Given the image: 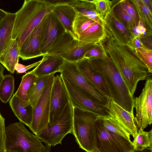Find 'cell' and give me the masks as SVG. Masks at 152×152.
I'll use <instances>...</instances> for the list:
<instances>
[{
	"instance_id": "1",
	"label": "cell",
	"mask_w": 152,
	"mask_h": 152,
	"mask_svg": "<svg viewBox=\"0 0 152 152\" xmlns=\"http://www.w3.org/2000/svg\"><path fill=\"white\" fill-rule=\"evenodd\" d=\"M104 49L115 65L132 96L140 81L152 74L136 53L127 45L108 35L102 41Z\"/></svg>"
},
{
	"instance_id": "2",
	"label": "cell",
	"mask_w": 152,
	"mask_h": 152,
	"mask_svg": "<svg viewBox=\"0 0 152 152\" xmlns=\"http://www.w3.org/2000/svg\"><path fill=\"white\" fill-rule=\"evenodd\" d=\"M55 5L48 0H25L21 8L15 12L12 39L17 42L19 48L24 40L52 11Z\"/></svg>"
},
{
	"instance_id": "3",
	"label": "cell",
	"mask_w": 152,
	"mask_h": 152,
	"mask_svg": "<svg viewBox=\"0 0 152 152\" xmlns=\"http://www.w3.org/2000/svg\"><path fill=\"white\" fill-rule=\"evenodd\" d=\"M88 60L104 80L110 91L111 99L134 114V96L131 95L119 71L108 56L104 58Z\"/></svg>"
},
{
	"instance_id": "4",
	"label": "cell",
	"mask_w": 152,
	"mask_h": 152,
	"mask_svg": "<svg viewBox=\"0 0 152 152\" xmlns=\"http://www.w3.org/2000/svg\"><path fill=\"white\" fill-rule=\"evenodd\" d=\"M6 152H50L51 146L44 145L38 137L30 132L21 122L5 128Z\"/></svg>"
},
{
	"instance_id": "5",
	"label": "cell",
	"mask_w": 152,
	"mask_h": 152,
	"mask_svg": "<svg viewBox=\"0 0 152 152\" xmlns=\"http://www.w3.org/2000/svg\"><path fill=\"white\" fill-rule=\"evenodd\" d=\"M97 116L92 113L74 107L72 133L79 147L87 152L94 148V124Z\"/></svg>"
},
{
	"instance_id": "6",
	"label": "cell",
	"mask_w": 152,
	"mask_h": 152,
	"mask_svg": "<svg viewBox=\"0 0 152 152\" xmlns=\"http://www.w3.org/2000/svg\"><path fill=\"white\" fill-rule=\"evenodd\" d=\"M94 148L101 152H133L130 139L107 130L98 118L94 124Z\"/></svg>"
},
{
	"instance_id": "7",
	"label": "cell",
	"mask_w": 152,
	"mask_h": 152,
	"mask_svg": "<svg viewBox=\"0 0 152 152\" xmlns=\"http://www.w3.org/2000/svg\"><path fill=\"white\" fill-rule=\"evenodd\" d=\"M73 110L74 107L69 101L58 119L48 124L41 134L37 136L41 141L50 146L61 144L64 138L72 132Z\"/></svg>"
},
{
	"instance_id": "8",
	"label": "cell",
	"mask_w": 152,
	"mask_h": 152,
	"mask_svg": "<svg viewBox=\"0 0 152 152\" xmlns=\"http://www.w3.org/2000/svg\"><path fill=\"white\" fill-rule=\"evenodd\" d=\"M59 72L72 85L94 102L106 106L109 99L93 87L79 70L76 63L65 60Z\"/></svg>"
},
{
	"instance_id": "9",
	"label": "cell",
	"mask_w": 152,
	"mask_h": 152,
	"mask_svg": "<svg viewBox=\"0 0 152 152\" xmlns=\"http://www.w3.org/2000/svg\"><path fill=\"white\" fill-rule=\"evenodd\" d=\"M95 44L83 45L72 33L66 30L53 44L47 54L58 55L64 60L76 63L83 59L85 54Z\"/></svg>"
},
{
	"instance_id": "10",
	"label": "cell",
	"mask_w": 152,
	"mask_h": 152,
	"mask_svg": "<svg viewBox=\"0 0 152 152\" xmlns=\"http://www.w3.org/2000/svg\"><path fill=\"white\" fill-rule=\"evenodd\" d=\"M54 74L50 75L43 93L34 109L32 122L29 128L37 136L41 134L49 123L51 96L55 76Z\"/></svg>"
},
{
	"instance_id": "11",
	"label": "cell",
	"mask_w": 152,
	"mask_h": 152,
	"mask_svg": "<svg viewBox=\"0 0 152 152\" xmlns=\"http://www.w3.org/2000/svg\"><path fill=\"white\" fill-rule=\"evenodd\" d=\"M134 117L137 128L144 130L152 122V80H146L140 95L134 98Z\"/></svg>"
},
{
	"instance_id": "12",
	"label": "cell",
	"mask_w": 152,
	"mask_h": 152,
	"mask_svg": "<svg viewBox=\"0 0 152 152\" xmlns=\"http://www.w3.org/2000/svg\"><path fill=\"white\" fill-rule=\"evenodd\" d=\"M66 30L53 10L45 15L41 46V52L43 56L47 53L53 44Z\"/></svg>"
},
{
	"instance_id": "13",
	"label": "cell",
	"mask_w": 152,
	"mask_h": 152,
	"mask_svg": "<svg viewBox=\"0 0 152 152\" xmlns=\"http://www.w3.org/2000/svg\"><path fill=\"white\" fill-rule=\"evenodd\" d=\"M61 76L68 93L69 101L74 107L92 113L98 116L108 115L106 106L99 104L86 96Z\"/></svg>"
},
{
	"instance_id": "14",
	"label": "cell",
	"mask_w": 152,
	"mask_h": 152,
	"mask_svg": "<svg viewBox=\"0 0 152 152\" xmlns=\"http://www.w3.org/2000/svg\"><path fill=\"white\" fill-rule=\"evenodd\" d=\"M69 101L68 93L61 75H57L55 76L52 90L48 124L52 123L58 119Z\"/></svg>"
},
{
	"instance_id": "15",
	"label": "cell",
	"mask_w": 152,
	"mask_h": 152,
	"mask_svg": "<svg viewBox=\"0 0 152 152\" xmlns=\"http://www.w3.org/2000/svg\"><path fill=\"white\" fill-rule=\"evenodd\" d=\"M106 106L108 115L134 138L138 129L134 114L126 110L111 99H109Z\"/></svg>"
},
{
	"instance_id": "16",
	"label": "cell",
	"mask_w": 152,
	"mask_h": 152,
	"mask_svg": "<svg viewBox=\"0 0 152 152\" xmlns=\"http://www.w3.org/2000/svg\"><path fill=\"white\" fill-rule=\"evenodd\" d=\"M44 21L45 17L27 37L19 48V57L23 60L43 56L41 52V46Z\"/></svg>"
},
{
	"instance_id": "17",
	"label": "cell",
	"mask_w": 152,
	"mask_h": 152,
	"mask_svg": "<svg viewBox=\"0 0 152 152\" xmlns=\"http://www.w3.org/2000/svg\"><path fill=\"white\" fill-rule=\"evenodd\" d=\"M76 63L88 83L103 95L109 99H111L110 91L104 80L93 67L88 60L83 58Z\"/></svg>"
},
{
	"instance_id": "18",
	"label": "cell",
	"mask_w": 152,
	"mask_h": 152,
	"mask_svg": "<svg viewBox=\"0 0 152 152\" xmlns=\"http://www.w3.org/2000/svg\"><path fill=\"white\" fill-rule=\"evenodd\" d=\"M64 60L60 56L47 54L43 56L40 63L31 71L37 77L59 72Z\"/></svg>"
},
{
	"instance_id": "19",
	"label": "cell",
	"mask_w": 152,
	"mask_h": 152,
	"mask_svg": "<svg viewBox=\"0 0 152 152\" xmlns=\"http://www.w3.org/2000/svg\"><path fill=\"white\" fill-rule=\"evenodd\" d=\"M9 103L14 113L20 122L29 128L32 122L34 109L29 101L23 100L14 94Z\"/></svg>"
},
{
	"instance_id": "20",
	"label": "cell",
	"mask_w": 152,
	"mask_h": 152,
	"mask_svg": "<svg viewBox=\"0 0 152 152\" xmlns=\"http://www.w3.org/2000/svg\"><path fill=\"white\" fill-rule=\"evenodd\" d=\"M68 1L61 0L55 5L53 11L66 30L73 34L72 26L77 12Z\"/></svg>"
},
{
	"instance_id": "21",
	"label": "cell",
	"mask_w": 152,
	"mask_h": 152,
	"mask_svg": "<svg viewBox=\"0 0 152 152\" xmlns=\"http://www.w3.org/2000/svg\"><path fill=\"white\" fill-rule=\"evenodd\" d=\"M19 48L15 40L12 39L0 55V63L13 74L15 65L18 63Z\"/></svg>"
},
{
	"instance_id": "22",
	"label": "cell",
	"mask_w": 152,
	"mask_h": 152,
	"mask_svg": "<svg viewBox=\"0 0 152 152\" xmlns=\"http://www.w3.org/2000/svg\"><path fill=\"white\" fill-rule=\"evenodd\" d=\"M107 36L104 26L95 23L81 33L77 39L82 45H85L101 42Z\"/></svg>"
},
{
	"instance_id": "23",
	"label": "cell",
	"mask_w": 152,
	"mask_h": 152,
	"mask_svg": "<svg viewBox=\"0 0 152 152\" xmlns=\"http://www.w3.org/2000/svg\"><path fill=\"white\" fill-rule=\"evenodd\" d=\"M67 3L73 7L77 12L87 16L104 26V21L97 13L92 0H69Z\"/></svg>"
},
{
	"instance_id": "24",
	"label": "cell",
	"mask_w": 152,
	"mask_h": 152,
	"mask_svg": "<svg viewBox=\"0 0 152 152\" xmlns=\"http://www.w3.org/2000/svg\"><path fill=\"white\" fill-rule=\"evenodd\" d=\"M15 13L8 12L0 23V55L12 39Z\"/></svg>"
},
{
	"instance_id": "25",
	"label": "cell",
	"mask_w": 152,
	"mask_h": 152,
	"mask_svg": "<svg viewBox=\"0 0 152 152\" xmlns=\"http://www.w3.org/2000/svg\"><path fill=\"white\" fill-rule=\"evenodd\" d=\"M104 20L127 45L131 42L132 39L131 34L125 25L115 16L112 9Z\"/></svg>"
},
{
	"instance_id": "26",
	"label": "cell",
	"mask_w": 152,
	"mask_h": 152,
	"mask_svg": "<svg viewBox=\"0 0 152 152\" xmlns=\"http://www.w3.org/2000/svg\"><path fill=\"white\" fill-rule=\"evenodd\" d=\"M50 75L37 77L36 80L28 92L29 101L34 109L43 93Z\"/></svg>"
},
{
	"instance_id": "27",
	"label": "cell",
	"mask_w": 152,
	"mask_h": 152,
	"mask_svg": "<svg viewBox=\"0 0 152 152\" xmlns=\"http://www.w3.org/2000/svg\"><path fill=\"white\" fill-rule=\"evenodd\" d=\"M134 5L140 20L147 31L152 30V12L142 2L141 0H131Z\"/></svg>"
},
{
	"instance_id": "28",
	"label": "cell",
	"mask_w": 152,
	"mask_h": 152,
	"mask_svg": "<svg viewBox=\"0 0 152 152\" xmlns=\"http://www.w3.org/2000/svg\"><path fill=\"white\" fill-rule=\"evenodd\" d=\"M37 77L31 71L26 73L22 76L20 86L15 95L23 100L29 101L28 92L36 80Z\"/></svg>"
},
{
	"instance_id": "29",
	"label": "cell",
	"mask_w": 152,
	"mask_h": 152,
	"mask_svg": "<svg viewBox=\"0 0 152 152\" xmlns=\"http://www.w3.org/2000/svg\"><path fill=\"white\" fill-rule=\"evenodd\" d=\"M113 3L112 9L115 16L125 25L131 34L132 38L137 35L135 31L136 26L131 17L119 4L118 1Z\"/></svg>"
},
{
	"instance_id": "30",
	"label": "cell",
	"mask_w": 152,
	"mask_h": 152,
	"mask_svg": "<svg viewBox=\"0 0 152 152\" xmlns=\"http://www.w3.org/2000/svg\"><path fill=\"white\" fill-rule=\"evenodd\" d=\"M14 90V78L11 75H3L0 85V99L4 103L11 98Z\"/></svg>"
},
{
	"instance_id": "31",
	"label": "cell",
	"mask_w": 152,
	"mask_h": 152,
	"mask_svg": "<svg viewBox=\"0 0 152 152\" xmlns=\"http://www.w3.org/2000/svg\"><path fill=\"white\" fill-rule=\"evenodd\" d=\"M132 142L135 150L141 151L147 148H152V129L145 132L140 128Z\"/></svg>"
},
{
	"instance_id": "32",
	"label": "cell",
	"mask_w": 152,
	"mask_h": 152,
	"mask_svg": "<svg viewBox=\"0 0 152 152\" xmlns=\"http://www.w3.org/2000/svg\"><path fill=\"white\" fill-rule=\"evenodd\" d=\"M96 23L87 16L77 12L72 28L74 35L77 39L79 35L94 23Z\"/></svg>"
},
{
	"instance_id": "33",
	"label": "cell",
	"mask_w": 152,
	"mask_h": 152,
	"mask_svg": "<svg viewBox=\"0 0 152 152\" xmlns=\"http://www.w3.org/2000/svg\"><path fill=\"white\" fill-rule=\"evenodd\" d=\"M97 118L108 130L130 139V134L108 115L97 116Z\"/></svg>"
},
{
	"instance_id": "34",
	"label": "cell",
	"mask_w": 152,
	"mask_h": 152,
	"mask_svg": "<svg viewBox=\"0 0 152 152\" xmlns=\"http://www.w3.org/2000/svg\"><path fill=\"white\" fill-rule=\"evenodd\" d=\"M108 56L102 42L95 44L84 55L83 58L89 60L103 59Z\"/></svg>"
},
{
	"instance_id": "35",
	"label": "cell",
	"mask_w": 152,
	"mask_h": 152,
	"mask_svg": "<svg viewBox=\"0 0 152 152\" xmlns=\"http://www.w3.org/2000/svg\"><path fill=\"white\" fill-rule=\"evenodd\" d=\"M137 56L148 67L149 73H152V50L144 46L135 49Z\"/></svg>"
},
{
	"instance_id": "36",
	"label": "cell",
	"mask_w": 152,
	"mask_h": 152,
	"mask_svg": "<svg viewBox=\"0 0 152 152\" xmlns=\"http://www.w3.org/2000/svg\"><path fill=\"white\" fill-rule=\"evenodd\" d=\"M94 4L96 11L100 16L104 20L112 10V1L109 0H92Z\"/></svg>"
},
{
	"instance_id": "37",
	"label": "cell",
	"mask_w": 152,
	"mask_h": 152,
	"mask_svg": "<svg viewBox=\"0 0 152 152\" xmlns=\"http://www.w3.org/2000/svg\"><path fill=\"white\" fill-rule=\"evenodd\" d=\"M118 2L121 8L131 17L136 26L139 20L135 8L132 3L129 0L118 1Z\"/></svg>"
},
{
	"instance_id": "38",
	"label": "cell",
	"mask_w": 152,
	"mask_h": 152,
	"mask_svg": "<svg viewBox=\"0 0 152 152\" xmlns=\"http://www.w3.org/2000/svg\"><path fill=\"white\" fill-rule=\"evenodd\" d=\"M5 119L0 116V152H6L5 147Z\"/></svg>"
},
{
	"instance_id": "39",
	"label": "cell",
	"mask_w": 152,
	"mask_h": 152,
	"mask_svg": "<svg viewBox=\"0 0 152 152\" xmlns=\"http://www.w3.org/2000/svg\"><path fill=\"white\" fill-rule=\"evenodd\" d=\"M41 62V60L27 65H25L18 63L15 65V70L19 73H26L29 69L37 66Z\"/></svg>"
},
{
	"instance_id": "40",
	"label": "cell",
	"mask_w": 152,
	"mask_h": 152,
	"mask_svg": "<svg viewBox=\"0 0 152 152\" xmlns=\"http://www.w3.org/2000/svg\"><path fill=\"white\" fill-rule=\"evenodd\" d=\"M152 31H147L145 35L140 36V39L143 45L151 50H152Z\"/></svg>"
},
{
	"instance_id": "41",
	"label": "cell",
	"mask_w": 152,
	"mask_h": 152,
	"mask_svg": "<svg viewBox=\"0 0 152 152\" xmlns=\"http://www.w3.org/2000/svg\"><path fill=\"white\" fill-rule=\"evenodd\" d=\"M127 45L134 50L136 48L144 46L141 42L140 35H137L133 37Z\"/></svg>"
},
{
	"instance_id": "42",
	"label": "cell",
	"mask_w": 152,
	"mask_h": 152,
	"mask_svg": "<svg viewBox=\"0 0 152 152\" xmlns=\"http://www.w3.org/2000/svg\"><path fill=\"white\" fill-rule=\"evenodd\" d=\"M135 30L137 34L140 36L145 35L147 31V29L140 20H139L138 24L136 26Z\"/></svg>"
},
{
	"instance_id": "43",
	"label": "cell",
	"mask_w": 152,
	"mask_h": 152,
	"mask_svg": "<svg viewBox=\"0 0 152 152\" xmlns=\"http://www.w3.org/2000/svg\"><path fill=\"white\" fill-rule=\"evenodd\" d=\"M142 2L152 12V1L151 0H141Z\"/></svg>"
},
{
	"instance_id": "44",
	"label": "cell",
	"mask_w": 152,
	"mask_h": 152,
	"mask_svg": "<svg viewBox=\"0 0 152 152\" xmlns=\"http://www.w3.org/2000/svg\"><path fill=\"white\" fill-rule=\"evenodd\" d=\"M8 12L0 8V23L6 17Z\"/></svg>"
},
{
	"instance_id": "45",
	"label": "cell",
	"mask_w": 152,
	"mask_h": 152,
	"mask_svg": "<svg viewBox=\"0 0 152 152\" xmlns=\"http://www.w3.org/2000/svg\"><path fill=\"white\" fill-rule=\"evenodd\" d=\"M133 152H152V148H147L141 151L134 150Z\"/></svg>"
},
{
	"instance_id": "46",
	"label": "cell",
	"mask_w": 152,
	"mask_h": 152,
	"mask_svg": "<svg viewBox=\"0 0 152 152\" xmlns=\"http://www.w3.org/2000/svg\"><path fill=\"white\" fill-rule=\"evenodd\" d=\"M4 67L0 64V75H3Z\"/></svg>"
},
{
	"instance_id": "47",
	"label": "cell",
	"mask_w": 152,
	"mask_h": 152,
	"mask_svg": "<svg viewBox=\"0 0 152 152\" xmlns=\"http://www.w3.org/2000/svg\"><path fill=\"white\" fill-rule=\"evenodd\" d=\"M90 152H101L97 149L94 148L93 150Z\"/></svg>"
},
{
	"instance_id": "48",
	"label": "cell",
	"mask_w": 152,
	"mask_h": 152,
	"mask_svg": "<svg viewBox=\"0 0 152 152\" xmlns=\"http://www.w3.org/2000/svg\"><path fill=\"white\" fill-rule=\"evenodd\" d=\"M3 77V75H0V85Z\"/></svg>"
},
{
	"instance_id": "49",
	"label": "cell",
	"mask_w": 152,
	"mask_h": 152,
	"mask_svg": "<svg viewBox=\"0 0 152 152\" xmlns=\"http://www.w3.org/2000/svg\"><path fill=\"white\" fill-rule=\"evenodd\" d=\"M1 114H0V116H1Z\"/></svg>"
}]
</instances>
